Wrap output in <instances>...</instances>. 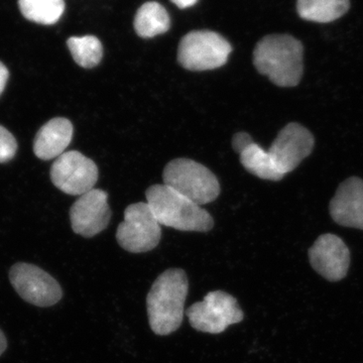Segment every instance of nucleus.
Segmentation results:
<instances>
[{"instance_id": "7", "label": "nucleus", "mask_w": 363, "mask_h": 363, "mask_svg": "<svg viewBox=\"0 0 363 363\" xmlns=\"http://www.w3.org/2000/svg\"><path fill=\"white\" fill-rule=\"evenodd\" d=\"M186 315L193 328L210 334H220L245 318L238 300L223 291L208 293L202 302L191 306Z\"/></svg>"}, {"instance_id": "21", "label": "nucleus", "mask_w": 363, "mask_h": 363, "mask_svg": "<svg viewBox=\"0 0 363 363\" xmlns=\"http://www.w3.org/2000/svg\"><path fill=\"white\" fill-rule=\"evenodd\" d=\"M252 143H255V142H253L252 136L247 133H238L233 136V150L240 155L243 150H247L250 145H252Z\"/></svg>"}, {"instance_id": "10", "label": "nucleus", "mask_w": 363, "mask_h": 363, "mask_svg": "<svg viewBox=\"0 0 363 363\" xmlns=\"http://www.w3.org/2000/svg\"><path fill=\"white\" fill-rule=\"evenodd\" d=\"M314 145L315 138L311 131L302 124L291 123L279 131L267 152L277 169L286 176L311 155Z\"/></svg>"}, {"instance_id": "3", "label": "nucleus", "mask_w": 363, "mask_h": 363, "mask_svg": "<svg viewBox=\"0 0 363 363\" xmlns=\"http://www.w3.org/2000/svg\"><path fill=\"white\" fill-rule=\"evenodd\" d=\"M145 196L161 225L197 233H207L213 228V219L206 210L164 184L152 186Z\"/></svg>"}, {"instance_id": "15", "label": "nucleus", "mask_w": 363, "mask_h": 363, "mask_svg": "<svg viewBox=\"0 0 363 363\" xmlns=\"http://www.w3.org/2000/svg\"><path fill=\"white\" fill-rule=\"evenodd\" d=\"M350 0H298V16L315 23H330L347 13Z\"/></svg>"}, {"instance_id": "19", "label": "nucleus", "mask_w": 363, "mask_h": 363, "mask_svg": "<svg viewBox=\"0 0 363 363\" xmlns=\"http://www.w3.org/2000/svg\"><path fill=\"white\" fill-rule=\"evenodd\" d=\"M67 45L76 63L82 68H94L104 57L102 44L94 35L72 37L67 40Z\"/></svg>"}, {"instance_id": "20", "label": "nucleus", "mask_w": 363, "mask_h": 363, "mask_svg": "<svg viewBox=\"0 0 363 363\" xmlns=\"http://www.w3.org/2000/svg\"><path fill=\"white\" fill-rule=\"evenodd\" d=\"M18 143L16 138L4 126L0 125V162L11 161L16 156Z\"/></svg>"}, {"instance_id": "5", "label": "nucleus", "mask_w": 363, "mask_h": 363, "mask_svg": "<svg viewBox=\"0 0 363 363\" xmlns=\"http://www.w3.org/2000/svg\"><path fill=\"white\" fill-rule=\"evenodd\" d=\"M231 51L230 44L219 33L195 30L182 39L178 61L187 70H214L226 63Z\"/></svg>"}, {"instance_id": "4", "label": "nucleus", "mask_w": 363, "mask_h": 363, "mask_svg": "<svg viewBox=\"0 0 363 363\" xmlns=\"http://www.w3.org/2000/svg\"><path fill=\"white\" fill-rule=\"evenodd\" d=\"M162 178L164 185L200 206L214 201L220 194V185L216 176L193 160L176 159L169 162L164 169Z\"/></svg>"}, {"instance_id": "13", "label": "nucleus", "mask_w": 363, "mask_h": 363, "mask_svg": "<svg viewBox=\"0 0 363 363\" xmlns=\"http://www.w3.org/2000/svg\"><path fill=\"white\" fill-rule=\"evenodd\" d=\"M329 211L341 226L363 230V180L351 177L339 185Z\"/></svg>"}, {"instance_id": "16", "label": "nucleus", "mask_w": 363, "mask_h": 363, "mask_svg": "<svg viewBox=\"0 0 363 363\" xmlns=\"http://www.w3.org/2000/svg\"><path fill=\"white\" fill-rule=\"evenodd\" d=\"M171 20L161 4L147 2L138 9L135 18V30L140 37L154 38L168 32Z\"/></svg>"}, {"instance_id": "12", "label": "nucleus", "mask_w": 363, "mask_h": 363, "mask_svg": "<svg viewBox=\"0 0 363 363\" xmlns=\"http://www.w3.org/2000/svg\"><path fill=\"white\" fill-rule=\"evenodd\" d=\"M107 193L92 189L79 197L70 210V220L74 233L90 238L108 226L111 218Z\"/></svg>"}, {"instance_id": "9", "label": "nucleus", "mask_w": 363, "mask_h": 363, "mask_svg": "<svg viewBox=\"0 0 363 363\" xmlns=\"http://www.w3.org/2000/svg\"><path fill=\"white\" fill-rule=\"evenodd\" d=\"M51 179L62 192L82 196L96 185L98 168L92 160L72 150L57 157L51 168Z\"/></svg>"}, {"instance_id": "1", "label": "nucleus", "mask_w": 363, "mask_h": 363, "mask_svg": "<svg viewBox=\"0 0 363 363\" xmlns=\"http://www.w3.org/2000/svg\"><path fill=\"white\" fill-rule=\"evenodd\" d=\"M253 64L279 87H296L304 73V47L289 35H269L253 51Z\"/></svg>"}, {"instance_id": "24", "label": "nucleus", "mask_w": 363, "mask_h": 363, "mask_svg": "<svg viewBox=\"0 0 363 363\" xmlns=\"http://www.w3.org/2000/svg\"><path fill=\"white\" fill-rule=\"evenodd\" d=\"M6 347L7 340L6 335H4V332L0 329V357L4 354V351L6 350Z\"/></svg>"}, {"instance_id": "6", "label": "nucleus", "mask_w": 363, "mask_h": 363, "mask_svg": "<svg viewBox=\"0 0 363 363\" xmlns=\"http://www.w3.org/2000/svg\"><path fill=\"white\" fill-rule=\"evenodd\" d=\"M161 226L147 202L131 204L124 211V220L117 228V242L130 252H150L161 241Z\"/></svg>"}, {"instance_id": "23", "label": "nucleus", "mask_w": 363, "mask_h": 363, "mask_svg": "<svg viewBox=\"0 0 363 363\" xmlns=\"http://www.w3.org/2000/svg\"><path fill=\"white\" fill-rule=\"evenodd\" d=\"M177 6L180 9H187V7L193 6L198 0H172Z\"/></svg>"}, {"instance_id": "22", "label": "nucleus", "mask_w": 363, "mask_h": 363, "mask_svg": "<svg viewBox=\"0 0 363 363\" xmlns=\"http://www.w3.org/2000/svg\"><path fill=\"white\" fill-rule=\"evenodd\" d=\"M9 78V72L7 70L4 63L0 62V95L4 92V88H6L7 81Z\"/></svg>"}, {"instance_id": "11", "label": "nucleus", "mask_w": 363, "mask_h": 363, "mask_svg": "<svg viewBox=\"0 0 363 363\" xmlns=\"http://www.w3.org/2000/svg\"><path fill=\"white\" fill-rule=\"evenodd\" d=\"M308 257L313 269L327 281L335 283L347 276L350 266V248L335 234L320 235L310 247Z\"/></svg>"}, {"instance_id": "2", "label": "nucleus", "mask_w": 363, "mask_h": 363, "mask_svg": "<svg viewBox=\"0 0 363 363\" xmlns=\"http://www.w3.org/2000/svg\"><path fill=\"white\" fill-rule=\"evenodd\" d=\"M189 290L187 274L169 269L157 277L147 297L150 326L157 335L166 336L180 328Z\"/></svg>"}, {"instance_id": "14", "label": "nucleus", "mask_w": 363, "mask_h": 363, "mask_svg": "<svg viewBox=\"0 0 363 363\" xmlns=\"http://www.w3.org/2000/svg\"><path fill=\"white\" fill-rule=\"evenodd\" d=\"M74 128L71 121L57 117L40 128L33 142L35 156L44 161L56 159L65 152L73 138Z\"/></svg>"}, {"instance_id": "18", "label": "nucleus", "mask_w": 363, "mask_h": 363, "mask_svg": "<svg viewBox=\"0 0 363 363\" xmlns=\"http://www.w3.org/2000/svg\"><path fill=\"white\" fill-rule=\"evenodd\" d=\"M18 6L28 21L45 26L56 23L65 11L64 0H18Z\"/></svg>"}, {"instance_id": "17", "label": "nucleus", "mask_w": 363, "mask_h": 363, "mask_svg": "<svg viewBox=\"0 0 363 363\" xmlns=\"http://www.w3.org/2000/svg\"><path fill=\"white\" fill-rule=\"evenodd\" d=\"M240 162L250 174L262 180L277 182L285 177L277 169L269 152L255 143L241 152Z\"/></svg>"}, {"instance_id": "8", "label": "nucleus", "mask_w": 363, "mask_h": 363, "mask_svg": "<svg viewBox=\"0 0 363 363\" xmlns=\"http://www.w3.org/2000/svg\"><path fill=\"white\" fill-rule=\"evenodd\" d=\"M9 279L23 300L38 307H51L63 297L58 281L35 264L26 262L14 264L9 271Z\"/></svg>"}]
</instances>
